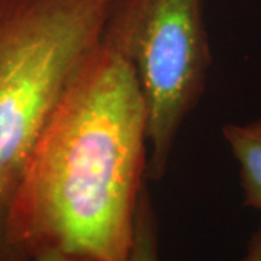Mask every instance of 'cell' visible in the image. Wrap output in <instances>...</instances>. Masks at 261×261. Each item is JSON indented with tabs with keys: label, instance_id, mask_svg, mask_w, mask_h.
<instances>
[{
	"label": "cell",
	"instance_id": "4",
	"mask_svg": "<svg viewBox=\"0 0 261 261\" xmlns=\"http://www.w3.org/2000/svg\"><path fill=\"white\" fill-rule=\"evenodd\" d=\"M222 135L238 163L244 205L261 211V118L247 123H228Z\"/></svg>",
	"mask_w": 261,
	"mask_h": 261
},
{
	"label": "cell",
	"instance_id": "5",
	"mask_svg": "<svg viewBox=\"0 0 261 261\" xmlns=\"http://www.w3.org/2000/svg\"><path fill=\"white\" fill-rule=\"evenodd\" d=\"M125 261H160L159 219L147 183L138 199L132 243Z\"/></svg>",
	"mask_w": 261,
	"mask_h": 261
},
{
	"label": "cell",
	"instance_id": "7",
	"mask_svg": "<svg viewBox=\"0 0 261 261\" xmlns=\"http://www.w3.org/2000/svg\"><path fill=\"white\" fill-rule=\"evenodd\" d=\"M31 261H90L74 255H68L64 252L58 251H41L35 254Z\"/></svg>",
	"mask_w": 261,
	"mask_h": 261
},
{
	"label": "cell",
	"instance_id": "6",
	"mask_svg": "<svg viewBox=\"0 0 261 261\" xmlns=\"http://www.w3.org/2000/svg\"><path fill=\"white\" fill-rule=\"evenodd\" d=\"M238 261H261V225L248 240L245 254Z\"/></svg>",
	"mask_w": 261,
	"mask_h": 261
},
{
	"label": "cell",
	"instance_id": "2",
	"mask_svg": "<svg viewBox=\"0 0 261 261\" xmlns=\"http://www.w3.org/2000/svg\"><path fill=\"white\" fill-rule=\"evenodd\" d=\"M112 0H0V261H31L10 215L57 100L100 42Z\"/></svg>",
	"mask_w": 261,
	"mask_h": 261
},
{
	"label": "cell",
	"instance_id": "1",
	"mask_svg": "<svg viewBox=\"0 0 261 261\" xmlns=\"http://www.w3.org/2000/svg\"><path fill=\"white\" fill-rule=\"evenodd\" d=\"M147 128L132 65L100 38L29 155L10 215L12 243L31 258L58 251L126 260L147 183Z\"/></svg>",
	"mask_w": 261,
	"mask_h": 261
},
{
	"label": "cell",
	"instance_id": "3",
	"mask_svg": "<svg viewBox=\"0 0 261 261\" xmlns=\"http://www.w3.org/2000/svg\"><path fill=\"white\" fill-rule=\"evenodd\" d=\"M102 38L135 71L147 109V178L161 180L212 64L205 0H112Z\"/></svg>",
	"mask_w": 261,
	"mask_h": 261
}]
</instances>
